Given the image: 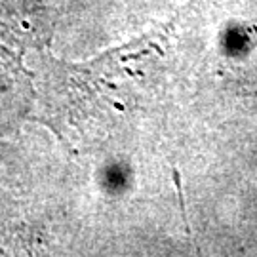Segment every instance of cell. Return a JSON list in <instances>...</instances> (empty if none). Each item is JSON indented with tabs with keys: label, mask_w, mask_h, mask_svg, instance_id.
Returning <instances> with one entry per match:
<instances>
[{
	"label": "cell",
	"mask_w": 257,
	"mask_h": 257,
	"mask_svg": "<svg viewBox=\"0 0 257 257\" xmlns=\"http://www.w3.org/2000/svg\"><path fill=\"white\" fill-rule=\"evenodd\" d=\"M42 0H0V35L21 44H37L44 38Z\"/></svg>",
	"instance_id": "1"
},
{
	"label": "cell",
	"mask_w": 257,
	"mask_h": 257,
	"mask_svg": "<svg viewBox=\"0 0 257 257\" xmlns=\"http://www.w3.org/2000/svg\"><path fill=\"white\" fill-rule=\"evenodd\" d=\"M29 105V82L16 57L0 48V128L12 126Z\"/></svg>",
	"instance_id": "2"
}]
</instances>
